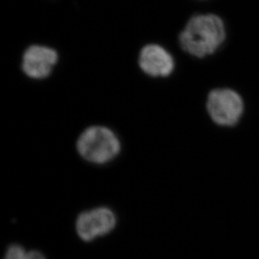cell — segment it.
Wrapping results in <instances>:
<instances>
[{
  "label": "cell",
  "mask_w": 259,
  "mask_h": 259,
  "mask_svg": "<svg viewBox=\"0 0 259 259\" xmlns=\"http://www.w3.org/2000/svg\"><path fill=\"white\" fill-rule=\"evenodd\" d=\"M227 38V29L222 18L214 14H197L189 19L179 34L181 50L196 58L215 54Z\"/></svg>",
  "instance_id": "6da1fadb"
},
{
  "label": "cell",
  "mask_w": 259,
  "mask_h": 259,
  "mask_svg": "<svg viewBox=\"0 0 259 259\" xmlns=\"http://www.w3.org/2000/svg\"><path fill=\"white\" fill-rule=\"evenodd\" d=\"M76 149L87 161L103 164L119 154L121 142L114 131L107 126L91 125L79 135Z\"/></svg>",
  "instance_id": "7a4b0ae2"
},
{
  "label": "cell",
  "mask_w": 259,
  "mask_h": 259,
  "mask_svg": "<svg viewBox=\"0 0 259 259\" xmlns=\"http://www.w3.org/2000/svg\"><path fill=\"white\" fill-rule=\"evenodd\" d=\"M208 115L221 127H233L244 113V102L239 93L231 88H215L207 96Z\"/></svg>",
  "instance_id": "3957f363"
},
{
  "label": "cell",
  "mask_w": 259,
  "mask_h": 259,
  "mask_svg": "<svg viewBox=\"0 0 259 259\" xmlns=\"http://www.w3.org/2000/svg\"><path fill=\"white\" fill-rule=\"evenodd\" d=\"M59 60L58 52L53 47L47 45L32 44L24 50L20 67L27 78L42 81L52 76Z\"/></svg>",
  "instance_id": "277c9868"
},
{
  "label": "cell",
  "mask_w": 259,
  "mask_h": 259,
  "mask_svg": "<svg viewBox=\"0 0 259 259\" xmlns=\"http://www.w3.org/2000/svg\"><path fill=\"white\" fill-rule=\"evenodd\" d=\"M138 67L151 78H166L176 69L173 55L161 45L147 43L140 48L137 56Z\"/></svg>",
  "instance_id": "5b68a950"
},
{
  "label": "cell",
  "mask_w": 259,
  "mask_h": 259,
  "mask_svg": "<svg viewBox=\"0 0 259 259\" xmlns=\"http://www.w3.org/2000/svg\"><path fill=\"white\" fill-rule=\"evenodd\" d=\"M116 224L115 215L108 208H97L82 212L76 220V232L79 237L90 242L99 236L108 234Z\"/></svg>",
  "instance_id": "8992f818"
},
{
  "label": "cell",
  "mask_w": 259,
  "mask_h": 259,
  "mask_svg": "<svg viewBox=\"0 0 259 259\" xmlns=\"http://www.w3.org/2000/svg\"><path fill=\"white\" fill-rule=\"evenodd\" d=\"M26 254L27 253L25 252L22 247L19 245H13L9 247L5 259H25Z\"/></svg>",
  "instance_id": "52a82bcc"
},
{
  "label": "cell",
  "mask_w": 259,
  "mask_h": 259,
  "mask_svg": "<svg viewBox=\"0 0 259 259\" xmlns=\"http://www.w3.org/2000/svg\"><path fill=\"white\" fill-rule=\"evenodd\" d=\"M25 259H46L44 256L40 252H36V251H32V252H28L26 254Z\"/></svg>",
  "instance_id": "ba28073f"
}]
</instances>
